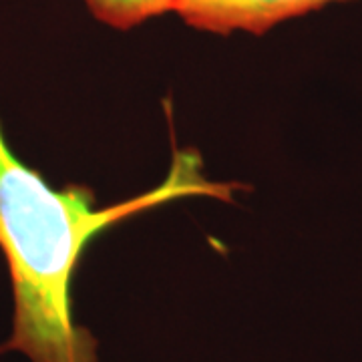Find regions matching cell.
Returning <instances> with one entry per match:
<instances>
[{"instance_id": "6da1fadb", "label": "cell", "mask_w": 362, "mask_h": 362, "mask_svg": "<svg viewBox=\"0 0 362 362\" xmlns=\"http://www.w3.org/2000/svg\"><path fill=\"white\" fill-rule=\"evenodd\" d=\"M199 168V157L181 151L159 187L97 207L89 187L54 189L37 169L25 165L0 127V250L14 296L13 332L0 350L21 352L30 362H97V340L73 312V282L83 252L119 221L171 199L207 195L230 202L232 183L206 180Z\"/></svg>"}, {"instance_id": "7a4b0ae2", "label": "cell", "mask_w": 362, "mask_h": 362, "mask_svg": "<svg viewBox=\"0 0 362 362\" xmlns=\"http://www.w3.org/2000/svg\"><path fill=\"white\" fill-rule=\"evenodd\" d=\"M330 2L340 0H177L173 13L187 26L206 33L266 35L276 25L320 11Z\"/></svg>"}, {"instance_id": "3957f363", "label": "cell", "mask_w": 362, "mask_h": 362, "mask_svg": "<svg viewBox=\"0 0 362 362\" xmlns=\"http://www.w3.org/2000/svg\"><path fill=\"white\" fill-rule=\"evenodd\" d=\"M85 4L99 23L127 30L153 16L173 13L177 0H85Z\"/></svg>"}]
</instances>
